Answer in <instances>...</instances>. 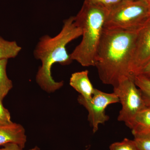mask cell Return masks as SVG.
<instances>
[{
    "mask_svg": "<svg viewBox=\"0 0 150 150\" xmlns=\"http://www.w3.org/2000/svg\"><path fill=\"white\" fill-rule=\"evenodd\" d=\"M139 74L143 75L150 79V62L142 69Z\"/></svg>",
    "mask_w": 150,
    "mask_h": 150,
    "instance_id": "obj_19",
    "label": "cell"
},
{
    "mask_svg": "<svg viewBox=\"0 0 150 150\" xmlns=\"http://www.w3.org/2000/svg\"><path fill=\"white\" fill-rule=\"evenodd\" d=\"M113 93L118 96L122 108L118 117V121L130 128L138 113L146 107L142 93L135 84L133 76L125 77L113 86Z\"/></svg>",
    "mask_w": 150,
    "mask_h": 150,
    "instance_id": "obj_5",
    "label": "cell"
},
{
    "mask_svg": "<svg viewBox=\"0 0 150 150\" xmlns=\"http://www.w3.org/2000/svg\"><path fill=\"white\" fill-rule=\"evenodd\" d=\"M139 30L104 28L95 65L103 83L113 87L122 78L132 76L129 66Z\"/></svg>",
    "mask_w": 150,
    "mask_h": 150,
    "instance_id": "obj_1",
    "label": "cell"
},
{
    "mask_svg": "<svg viewBox=\"0 0 150 150\" xmlns=\"http://www.w3.org/2000/svg\"><path fill=\"white\" fill-rule=\"evenodd\" d=\"M134 81L141 91L146 107L150 108V79L139 74L134 77Z\"/></svg>",
    "mask_w": 150,
    "mask_h": 150,
    "instance_id": "obj_13",
    "label": "cell"
},
{
    "mask_svg": "<svg viewBox=\"0 0 150 150\" xmlns=\"http://www.w3.org/2000/svg\"><path fill=\"white\" fill-rule=\"evenodd\" d=\"M150 18V5L144 0H124L109 11L105 23L108 29H140Z\"/></svg>",
    "mask_w": 150,
    "mask_h": 150,
    "instance_id": "obj_4",
    "label": "cell"
},
{
    "mask_svg": "<svg viewBox=\"0 0 150 150\" xmlns=\"http://www.w3.org/2000/svg\"><path fill=\"white\" fill-rule=\"evenodd\" d=\"M127 1H138V0H127Z\"/></svg>",
    "mask_w": 150,
    "mask_h": 150,
    "instance_id": "obj_22",
    "label": "cell"
},
{
    "mask_svg": "<svg viewBox=\"0 0 150 150\" xmlns=\"http://www.w3.org/2000/svg\"><path fill=\"white\" fill-rule=\"evenodd\" d=\"M124 0H84V1L100 6L108 11L115 8Z\"/></svg>",
    "mask_w": 150,
    "mask_h": 150,
    "instance_id": "obj_15",
    "label": "cell"
},
{
    "mask_svg": "<svg viewBox=\"0 0 150 150\" xmlns=\"http://www.w3.org/2000/svg\"><path fill=\"white\" fill-rule=\"evenodd\" d=\"M7 59L0 60V98L3 100L13 88L12 81L6 73Z\"/></svg>",
    "mask_w": 150,
    "mask_h": 150,
    "instance_id": "obj_12",
    "label": "cell"
},
{
    "mask_svg": "<svg viewBox=\"0 0 150 150\" xmlns=\"http://www.w3.org/2000/svg\"><path fill=\"white\" fill-rule=\"evenodd\" d=\"M29 150H40L39 148L37 146L33 148L32 149H30ZM86 150H88L87 149Z\"/></svg>",
    "mask_w": 150,
    "mask_h": 150,
    "instance_id": "obj_20",
    "label": "cell"
},
{
    "mask_svg": "<svg viewBox=\"0 0 150 150\" xmlns=\"http://www.w3.org/2000/svg\"><path fill=\"white\" fill-rule=\"evenodd\" d=\"M80 104L82 105L88 112V120L96 133L100 124L107 122L109 117L105 114V109L109 105L119 102L118 96L114 93H107L95 89L91 100L87 101L80 95L78 99Z\"/></svg>",
    "mask_w": 150,
    "mask_h": 150,
    "instance_id": "obj_6",
    "label": "cell"
},
{
    "mask_svg": "<svg viewBox=\"0 0 150 150\" xmlns=\"http://www.w3.org/2000/svg\"><path fill=\"white\" fill-rule=\"evenodd\" d=\"M82 34L81 28L75 21V16L64 21L61 31L54 37L45 35L40 37L33 51L35 59L40 60V66L36 76L37 83L44 90L53 92L64 85V82H56L51 76L52 66L56 63L62 65L70 64L72 62L68 54L67 45Z\"/></svg>",
    "mask_w": 150,
    "mask_h": 150,
    "instance_id": "obj_2",
    "label": "cell"
},
{
    "mask_svg": "<svg viewBox=\"0 0 150 150\" xmlns=\"http://www.w3.org/2000/svg\"><path fill=\"white\" fill-rule=\"evenodd\" d=\"M27 137L23 127L16 123L6 125H0V147L9 143L19 145L23 149L25 147Z\"/></svg>",
    "mask_w": 150,
    "mask_h": 150,
    "instance_id": "obj_8",
    "label": "cell"
},
{
    "mask_svg": "<svg viewBox=\"0 0 150 150\" xmlns=\"http://www.w3.org/2000/svg\"><path fill=\"white\" fill-rule=\"evenodd\" d=\"M145 2H146L147 4H149L150 5V0H144Z\"/></svg>",
    "mask_w": 150,
    "mask_h": 150,
    "instance_id": "obj_21",
    "label": "cell"
},
{
    "mask_svg": "<svg viewBox=\"0 0 150 150\" xmlns=\"http://www.w3.org/2000/svg\"><path fill=\"white\" fill-rule=\"evenodd\" d=\"M21 49L16 41H8L0 36V60L15 58Z\"/></svg>",
    "mask_w": 150,
    "mask_h": 150,
    "instance_id": "obj_11",
    "label": "cell"
},
{
    "mask_svg": "<svg viewBox=\"0 0 150 150\" xmlns=\"http://www.w3.org/2000/svg\"><path fill=\"white\" fill-rule=\"evenodd\" d=\"M150 62V18L139 30L133 51L129 72L133 77L139 74Z\"/></svg>",
    "mask_w": 150,
    "mask_h": 150,
    "instance_id": "obj_7",
    "label": "cell"
},
{
    "mask_svg": "<svg viewBox=\"0 0 150 150\" xmlns=\"http://www.w3.org/2000/svg\"><path fill=\"white\" fill-rule=\"evenodd\" d=\"M134 137V141L139 149L150 150V134Z\"/></svg>",
    "mask_w": 150,
    "mask_h": 150,
    "instance_id": "obj_16",
    "label": "cell"
},
{
    "mask_svg": "<svg viewBox=\"0 0 150 150\" xmlns=\"http://www.w3.org/2000/svg\"><path fill=\"white\" fill-rule=\"evenodd\" d=\"M10 113L8 110L4 107L2 100L0 98V125H6L11 124Z\"/></svg>",
    "mask_w": 150,
    "mask_h": 150,
    "instance_id": "obj_17",
    "label": "cell"
},
{
    "mask_svg": "<svg viewBox=\"0 0 150 150\" xmlns=\"http://www.w3.org/2000/svg\"><path fill=\"white\" fill-rule=\"evenodd\" d=\"M0 150H23V149L17 144L9 143L0 147Z\"/></svg>",
    "mask_w": 150,
    "mask_h": 150,
    "instance_id": "obj_18",
    "label": "cell"
},
{
    "mask_svg": "<svg viewBox=\"0 0 150 150\" xmlns=\"http://www.w3.org/2000/svg\"><path fill=\"white\" fill-rule=\"evenodd\" d=\"M129 128L134 137L150 134V108H145L138 113Z\"/></svg>",
    "mask_w": 150,
    "mask_h": 150,
    "instance_id": "obj_10",
    "label": "cell"
},
{
    "mask_svg": "<svg viewBox=\"0 0 150 150\" xmlns=\"http://www.w3.org/2000/svg\"><path fill=\"white\" fill-rule=\"evenodd\" d=\"M109 11L100 6L84 1L75 17L81 28L80 43L70 54L71 59L84 67H95L98 48Z\"/></svg>",
    "mask_w": 150,
    "mask_h": 150,
    "instance_id": "obj_3",
    "label": "cell"
},
{
    "mask_svg": "<svg viewBox=\"0 0 150 150\" xmlns=\"http://www.w3.org/2000/svg\"><path fill=\"white\" fill-rule=\"evenodd\" d=\"M69 84L80 96L86 100H91L95 88L88 77V70L73 73L70 79Z\"/></svg>",
    "mask_w": 150,
    "mask_h": 150,
    "instance_id": "obj_9",
    "label": "cell"
},
{
    "mask_svg": "<svg viewBox=\"0 0 150 150\" xmlns=\"http://www.w3.org/2000/svg\"><path fill=\"white\" fill-rule=\"evenodd\" d=\"M110 150H140L134 140L125 138L120 142H115L111 144Z\"/></svg>",
    "mask_w": 150,
    "mask_h": 150,
    "instance_id": "obj_14",
    "label": "cell"
}]
</instances>
